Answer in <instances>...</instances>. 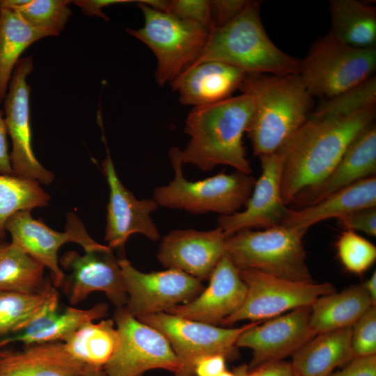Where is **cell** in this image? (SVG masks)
<instances>
[{"instance_id": "obj_8", "label": "cell", "mask_w": 376, "mask_h": 376, "mask_svg": "<svg viewBox=\"0 0 376 376\" xmlns=\"http://www.w3.org/2000/svg\"><path fill=\"white\" fill-rule=\"evenodd\" d=\"M144 25L126 31L146 44L157 60L155 79L159 86L171 81L200 56L210 31L201 24L158 11L136 1Z\"/></svg>"}, {"instance_id": "obj_1", "label": "cell", "mask_w": 376, "mask_h": 376, "mask_svg": "<svg viewBox=\"0 0 376 376\" xmlns=\"http://www.w3.org/2000/svg\"><path fill=\"white\" fill-rule=\"evenodd\" d=\"M376 105L343 116H313L282 146L281 193L287 206L324 181L352 141L373 123Z\"/></svg>"}, {"instance_id": "obj_50", "label": "cell", "mask_w": 376, "mask_h": 376, "mask_svg": "<svg viewBox=\"0 0 376 376\" xmlns=\"http://www.w3.org/2000/svg\"><path fill=\"white\" fill-rule=\"evenodd\" d=\"M218 376H237V374L233 370V372H230L228 370H224L223 373H221Z\"/></svg>"}, {"instance_id": "obj_20", "label": "cell", "mask_w": 376, "mask_h": 376, "mask_svg": "<svg viewBox=\"0 0 376 376\" xmlns=\"http://www.w3.org/2000/svg\"><path fill=\"white\" fill-rule=\"evenodd\" d=\"M208 286L194 299L166 313L216 325L236 312L244 303L246 285L238 269L224 253L210 277Z\"/></svg>"}, {"instance_id": "obj_7", "label": "cell", "mask_w": 376, "mask_h": 376, "mask_svg": "<svg viewBox=\"0 0 376 376\" xmlns=\"http://www.w3.org/2000/svg\"><path fill=\"white\" fill-rule=\"evenodd\" d=\"M375 69L376 47H352L329 33L300 61L299 75L312 97L329 99L365 82Z\"/></svg>"}, {"instance_id": "obj_11", "label": "cell", "mask_w": 376, "mask_h": 376, "mask_svg": "<svg viewBox=\"0 0 376 376\" xmlns=\"http://www.w3.org/2000/svg\"><path fill=\"white\" fill-rule=\"evenodd\" d=\"M113 321L119 335L117 349L104 367L107 376H142L152 369L177 375L181 364L169 340L158 330L117 307Z\"/></svg>"}, {"instance_id": "obj_18", "label": "cell", "mask_w": 376, "mask_h": 376, "mask_svg": "<svg viewBox=\"0 0 376 376\" xmlns=\"http://www.w3.org/2000/svg\"><path fill=\"white\" fill-rule=\"evenodd\" d=\"M102 169L109 187L104 240L109 248H122L129 237L141 233L152 241L159 233L151 217L159 205L153 198L137 199L118 178L109 150Z\"/></svg>"}, {"instance_id": "obj_31", "label": "cell", "mask_w": 376, "mask_h": 376, "mask_svg": "<svg viewBox=\"0 0 376 376\" xmlns=\"http://www.w3.org/2000/svg\"><path fill=\"white\" fill-rule=\"evenodd\" d=\"M45 267L12 242L0 244V292H40L47 281Z\"/></svg>"}, {"instance_id": "obj_38", "label": "cell", "mask_w": 376, "mask_h": 376, "mask_svg": "<svg viewBox=\"0 0 376 376\" xmlns=\"http://www.w3.org/2000/svg\"><path fill=\"white\" fill-rule=\"evenodd\" d=\"M168 13L177 17L197 22L210 31L212 29L209 0H172Z\"/></svg>"}, {"instance_id": "obj_47", "label": "cell", "mask_w": 376, "mask_h": 376, "mask_svg": "<svg viewBox=\"0 0 376 376\" xmlns=\"http://www.w3.org/2000/svg\"><path fill=\"white\" fill-rule=\"evenodd\" d=\"M141 3L147 5L148 6L150 7L151 8L161 11L167 13L169 6V1H165V0H141Z\"/></svg>"}, {"instance_id": "obj_19", "label": "cell", "mask_w": 376, "mask_h": 376, "mask_svg": "<svg viewBox=\"0 0 376 376\" xmlns=\"http://www.w3.org/2000/svg\"><path fill=\"white\" fill-rule=\"evenodd\" d=\"M226 238L219 227L208 231L172 230L162 238L157 258L169 269L207 280L225 253Z\"/></svg>"}, {"instance_id": "obj_37", "label": "cell", "mask_w": 376, "mask_h": 376, "mask_svg": "<svg viewBox=\"0 0 376 376\" xmlns=\"http://www.w3.org/2000/svg\"><path fill=\"white\" fill-rule=\"evenodd\" d=\"M351 343L355 357L376 354V305L370 306L352 326Z\"/></svg>"}, {"instance_id": "obj_36", "label": "cell", "mask_w": 376, "mask_h": 376, "mask_svg": "<svg viewBox=\"0 0 376 376\" xmlns=\"http://www.w3.org/2000/svg\"><path fill=\"white\" fill-rule=\"evenodd\" d=\"M336 247L345 269L355 274L364 273L376 259V246L351 230H345L340 235Z\"/></svg>"}, {"instance_id": "obj_41", "label": "cell", "mask_w": 376, "mask_h": 376, "mask_svg": "<svg viewBox=\"0 0 376 376\" xmlns=\"http://www.w3.org/2000/svg\"><path fill=\"white\" fill-rule=\"evenodd\" d=\"M237 376H293L294 370L290 362L283 360L263 364L249 368L245 364L234 370Z\"/></svg>"}, {"instance_id": "obj_2", "label": "cell", "mask_w": 376, "mask_h": 376, "mask_svg": "<svg viewBox=\"0 0 376 376\" xmlns=\"http://www.w3.org/2000/svg\"><path fill=\"white\" fill-rule=\"evenodd\" d=\"M253 107V97L245 93L194 107L185 121V132L190 139L181 151L182 163L192 164L203 171L228 165L251 174L242 136Z\"/></svg>"}, {"instance_id": "obj_21", "label": "cell", "mask_w": 376, "mask_h": 376, "mask_svg": "<svg viewBox=\"0 0 376 376\" xmlns=\"http://www.w3.org/2000/svg\"><path fill=\"white\" fill-rule=\"evenodd\" d=\"M248 74L224 63L206 61L187 67L169 83L182 104L195 107L230 97Z\"/></svg>"}, {"instance_id": "obj_12", "label": "cell", "mask_w": 376, "mask_h": 376, "mask_svg": "<svg viewBox=\"0 0 376 376\" xmlns=\"http://www.w3.org/2000/svg\"><path fill=\"white\" fill-rule=\"evenodd\" d=\"M118 264L127 295L125 308L136 318L166 312L191 301L205 288L201 281L178 269L144 273L126 258Z\"/></svg>"}, {"instance_id": "obj_25", "label": "cell", "mask_w": 376, "mask_h": 376, "mask_svg": "<svg viewBox=\"0 0 376 376\" xmlns=\"http://www.w3.org/2000/svg\"><path fill=\"white\" fill-rule=\"evenodd\" d=\"M376 207V177L344 187L317 203L300 210L288 209L281 225L309 228L330 218L338 219L354 211Z\"/></svg>"}, {"instance_id": "obj_16", "label": "cell", "mask_w": 376, "mask_h": 376, "mask_svg": "<svg viewBox=\"0 0 376 376\" xmlns=\"http://www.w3.org/2000/svg\"><path fill=\"white\" fill-rule=\"evenodd\" d=\"M284 150L260 156L261 174L256 180L245 209L229 215H220L218 227L228 237L243 229L268 228L281 225L289 208L281 193Z\"/></svg>"}, {"instance_id": "obj_35", "label": "cell", "mask_w": 376, "mask_h": 376, "mask_svg": "<svg viewBox=\"0 0 376 376\" xmlns=\"http://www.w3.org/2000/svg\"><path fill=\"white\" fill-rule=\"evenodd\" d=\"M373 105H376L375 76L348 91L327 99L318 106L312 116L347 115Z\"/></svg>"}, {"instance_id": "obj_46", "label": "cell", "mask_w": 376, "mask_h": 376, "mask_svg": "<svg viewBox=\"0 0 376 376\" xmlns=\"http://www.w3.org/2000/svg\"><path fill=\"white\" fill-rule=\"evenodd\" d=\"M373 303L376 305V272L363 284Z\"/></svg>"}, {"instance_id": "obj_27", "label": "cell", "mask_w": 376, "mask_h": 376, "mask_svg": "<svg viewBox=\"0 0 376 376\" xmlns=\"http://www.w3.org/2000/svg\"><path fill=\"white\" fill-rule=\"evenodd\" d=\"M372 306L363 285H352L318 298L311 306L309 325L315 335L352 327Z\"/></svg>"}, {"instance_id": "obj_48", "label": "cell", "mask_w": 376, "mask_h": 376, "mask_svg": "<svg viewBox=\"0 0 376 376\" xmlns=\"http://www.w3.org/2000/svg\"><path fill=\"white\" fill-rule=\"evenodd\" d=\"M28 1L29 0H0V10H8L15 11Z\"/></svg>"}, {"instance_id": "obj_32", "label": "cell", "mask_w": 376, "mask_h": 376, "mask_svg": "<svg viewBox=\"0 0 376 376\" xmlns=\"http://www.w3.org/2000/svg\"><path fill=\"white\" fill-rule=\"evenodd\" d=\"M49 195L34 180L0 175V244L6 237L5 224L14 213L49 203Z\"/></svg>"}, {"instance_id": "obj_13", "label": "cell", "mask_w": 376, "mask_h": 376, "mask_svg": "<svg viewBox=\"0 0 376 376\" xmlns=\"http://www.w3.org/2000/svg\"><path fill=\"white\" fill-rule=\"evenodd\" d=\"M33 70L31 56L19 60L3 101L8 135L13 145L10 160L13 175L49 185L54 180V175L38 162L31 145V86L27 84L26 78Z\"/></svg>"}, {"instance_id": "obj_3", "label": "cell", "mask_w": 376, "mask_h": 376, "mask_svg": "<svg viewBox=\"0 0 376 376\" xmlns=\"http://www.w3.org/2000/svg\"><path fill=\"white\" fill-rule=\"evenodd\" d=\"M239 90L253 100L246 132L254 155L277 151L308 119L312 95L299 74L249 73Z\"/></svg>"}, {"instance_id": "obj_17", "label": "cell", "mask_w": 376, "mask_h": 376, "mask_svg": "<svg viewBox=\"0 0 376 376\" xmlns=\"http://www.w3.org/2000/svg\"><path fill=\"white\" fill-rule=\"evenodd\" d=\"M311 306L300 307L245 330L236 347L253 350L249 368L292 356L315 334L309 325Z\"/></svg>"}, {"instance_id": "obj_5", "label": "cell", "mask_w": 376, "mask_h": 376, "mask_svg": "<svg viewBox=\"0 0 376 376\" xmlns=\"http://www.w3.org/2000/svg\"><path fill=\"white\" fill-rule=\"evenodd\" d=\"M308 228L279 225L243 229L227 237L225 253L238 270L254 269L297 281H313L303 238Z\"/></svg>"}, {"instance_id": "obj_26", "label": "cell", "mask_w": 376, "mask_h": 376, "mask_svg": "<svg viewBox=\"0 0 376 376\" xmlns=\"http://www.w3.org/2000/svg\"><path fill=\"white\" fill-rule=\"evenodd\" d=\"M352 327L315 335L292 355L291 365L300 376H328L355 356L351 343Z\"/></svg>"}, {"instance_id": "obj_44", "label": "cell", "mask_w": 376, "mask_h": 376, "mask_svg": "<svg viewBox=\"0 0 376 376\" xmlns=\"http://www.w3.org/2000/svg\"><path fill=\"white\" fill-rule=\"evenodd\" d=\"M130 0H76L74 3L79 6L84 15L88 16H97L105 21L109 18L102 10L104 7L114 4L126 3L133 2Z\"/></svg>"}, {"instance_id": "obj_43", "label": "cell", "mask_w": 376, "mask_h": 376, "mask_svg": "<svg viewBox=\"0 0 376 376\" xmlns=\"http://www.w3.org/2000/svg\"><path fill=\"white\" fill-rule=\"evenodd\" d=\"M226 360L221 354L203 357L196 361L194 374L196 376H218L226 370Z\"/></svg>"}, {"instance_id": "obj_9", "label": "cell", "mask_w": 376, "mask_h": 376, "mask_svg": "<svg viewBox=\"0 0 376 376\" xmlns=\"http://www.w3.org/2000/svg\"><path fill=\"white\" fill-rule=\"evenodd\" d=\"M246 285L240 308L221 322L224 326L242 320L271 319L294 309L310 306L320 297L336 291L330 283L297 281L254 269L238 270Z\"/></svg>"}, {"instance_id": "obj_23", "label": "cell", "mask_w": 376, "mask_h": 376, "mask_svg": "<svg viewBox=\"0 0 376 376\" xmlns=\"http://www.w3.org/2000/svg\"><path fill=\"white\" fill-rule=\"evenodd\" d=\"M375 173L376 126L373 123L352 141L327 178L299 195L294 202L301 201L305 207L317 203L344 187L375 176Z\"/></svg>"}, {"instance_id": "obj_10", "label": "cell", "mask_w": 376, "mask_h": 376, "mask_svg": "<svg viewBox=\"0 0 376 376\" xmlns=\"http://www.w3.org/2000/svg\"><path fill=\"white\" fill-rule=\"evenodd\" d=\"M160 331L169 340L181 364L175 376H194L196 361L203 357L221 354L236 357V342L249 327L260 321L237 328H222L162 312L137 318Z\"/></svg>"}, {"instance_id": "obj_34", "label": "cell", "mask_w": 376, "mask_h": 376, "mask_svg": "<svg viewBox=\"0 0 376 376\" xmlns=\"http://www.w3.org/2000/svg\"><path fill=\"white\" fill-rule=\"evenodd\" d=\"M68 0H29L15 12L31 26L58 36L72 11Z\"/></svg>"}, {"instance_id": "obj_29", "label": "cell", "mask_w": 376, "mask_h": 376, "mask_svg": "<svg viewBox=\"0 0 376 376\" xmlns=\"http://www.w3.org/2000/svg\"><path fill=\"white\" fill-rule=\"evenodd\" d=\"M52 33L35 28L15 11L0 10V103L4 101L10 81L23 52Z\"/></svg>"}, {"instance_id": "obj_45", "label": "cell", "mask_w": 376, "mask_h": 376, "mask_svg": "<svg viewBox=\"0 0 376 376\" xmlns=\"http://www.w3.org/2000/svg\"><path fill=\"white\" fill-rule=\"evenodd\" d=\"M7 135L5 113L0 109V175H11L13 174L8 152Z\"/></svg>"}, {"instance_id": "obj_52", "label": "cell", "mask_w": 376, "mask_h": 376, "mask_svg": "<svg viewBox=\"0 0 376 376\" xmlns=\"http://www.w3.org/2000/svg\"><path fill=\"white\" fill-rule=\"evenodd\" d=\"M293 376H300V375H297V373H295L294 372Z\"/></svg>"}, {"instance_id": "obj_6", "label": "cell", "mask_w": 376, "mask_h": 376, "mask_svg": "<svg viewBox=\"0 0 376 376\" xmlns=\"http://www.w3.org/2000/svg\"><path fill=\"white\" fill-rule=\"evenodd\" d=\"M181 151L178 147L169 150L175 175L167 185L155 189L152 198L159 206L192 214L213 212L221 215L232 214L245 207L256 182L251 174L221 172L203 180L189 181L182 172Z\"/></svg>"}, {"instance_id": "obj_28", "label": "cell", "mask_w": 376, "mask_h": 376, "mask_svg": "<svg viewBox=\"0 0 376 376\" xmlns=\"http://www.w3.org/2000/svg\"><path fill=\"white\" fill-rule=\"evenodd\" d=\"M331 19L329 33L338 40L359 48L375 47L376 9L357 0L329 2Z\"/></svg>"}, {"instance_id": "obj_39", "label": "cell", "mask_w": 376, "mask_h": 376, "mask_svg": "<svg viewBox=\"0 0 376 376\" xmlns=\"http://www.w3.org/2000/svg\"><path fill=\"white\" fill-rule=\"evenodd\" d=\"M337 220L345 230H359L373 237L376 236V207L354 211Z\"/></svg>"}, {"instance_id": "obj_42", "label": "cell", "mask_w": 376, "mask_h": 376, "mask_svg": "<svg viewBox=\"0 0 376 376\" xmlns=\"http://www.w3.org/2000/svg\"><path fill=\"white\" fill-rule=\"evenodd\" d=\"M328 376H376V354L356 357L345 368Z\"/></svg>"}, {"instance_id": "obj_30", "label": "cell", "mask_w": 376, "mask_h": 376, "mask_svg": "<svg viewBox=\"0 0 376 376\" xmlns=\"http://www.w3.org/2000/svg\"><path fill=\"white\" fill-rule=\"evenodd\" d=\"M67 352L84 365L103 368L115 353L119 335L111 319L81 325L63 342Z\"/></svg>"}, {"instance_id": "obj_4", "label": "cell", "mask_w": 376, "mask_h": 376, "mask_svg": "<svg viewBox=\"0 0 376 376\" xmlns=\"http://www.w3.org/2000/svg\"><path fill=\"white\" fill-rule=\"evenodd\" d=\"M206 61L224 63L252 74H299L300 68L299 60L281 50L269 38L260 4L253 1H249L233 20L212 29L201 54L188 66Z\"/></svg>"}, {"instance_id": "obj_33", "label": "cell", "mask_w": 376, "mask_h": 376, "mask_svg": "<svg viewBox=\"0 0 376 376\" xmlns=\"http://www.w3.org/2000/svg\"><path fill=\"white\" fill-rule=\"evenodd\" d=\"M54 288L47 281L39 292H0V336L16 334L27 327Z\"/></svg>"}, {"instance_id": "obj_24", "label": "cell", "mask_w": 376, "mask_h": 376, "mask_svg": "<svg viewBox=\"0 0 376 376\" xmlns=\"http://www.w3.org/2000/svg\"><path fill=\"white\" fill-rule=\"evenodd\" d=\"M90 366L65 350L63 342L27 345L19 352H5L0 358V376H87Z\"/></svg>"}, {"instance_id": "obj_15", "label": "cell", "mask_w": 376, "mask_h": 376, "mask_svg": "<svg viewBox=\"0 0 376 376\" xmlns=\"http://www.w3.org/2000/svg\"><path fill=\"white\" fill-rule=\"evenodd\" d=\"M68 274L61 287L70 303L76 305L94 291H102L117 307L127 304V295L118 260L108 246L85 251L65 253L60 258Z\"/></svg>"}, {"instance_id": "obj_40", "label": "cell", "mask_w": 376, "mask_h": 376, "mask_svg": "<svg viewBox=\"0 0 376 376\" xmlns=\"http://www.w3.org/2000/svg\"><path fill=\"white\" fill-rule=\"evenodd\" d=\"M248 2L247 0H211L212 29L224 26L233 20L244 10Z\"/></svg>"}, {"instance_id": "obj_49", "label": "cell", "mask_w": 376, "mask_h": 376, "mask_svg": "<svg viewBox=\"0 0 376 376\" xmlns=\"http://www.w3.org/2000/svg\"><path fill=\"white\" fill-rule=\"evenodd\" d=\"M87 376H107L103 368L89 367Z\"/></svg>"}, {"instance_id": "obj_51", "label": "cell", "mask_w": 376, "mask_h": 376, "mask_svg": "<svg viewBox=\"0 0 376 376\" xmlns=\"http://www.w3.org/2000/svg\"><path fill=\"white\" fill-rule=\"evenodd\" d=\"M3 351H0V358H1V356L3 355Z\"/></svg>"}, {"instance_id": "obj_14", "label": "cell", "mask_w": 376, "mask_h": 376, "mask_svg": "<svg viewBox=\"0 0 376 376\" xmlns=\"http://www.w3.org/2000/svg\"><path fill=\"white\" fill-rule=\"evenodd\" d=\"M31 211L14 213L7 219L5 229L10 233L12 243L48 267L54 286L61 287L65 274L58 263L60 247L65 243L75 242L88 251L100 248L102 244L91 238L81 219L72 212L67 214L65 231L58 232L33 219Z\"/></svg>"}, {"instance_id": "obj_22", "label": "cell", "mask_w": 376, "mask_h": 376, "mask_svg": "<svg viewBox=\"0 0 376 376\" xmlns=\"http://www.w3.org/2000/svg\"><path fill=\"white\" fill-rule=\"evenodd\" d=\"M58 295L54 289L40 311L21 331L0 340V347L13 342L25 345L63 342L81 325L104 318L108 306L98 304L89 309L68 306L58 311Z\"/></svg>"}]
</instances>
